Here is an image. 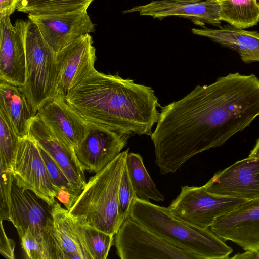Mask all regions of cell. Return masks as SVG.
I'll use <instances>...</instances> for the list:
<instances>
[{"label":"cell","instance_id":"2","mask_svg":"<svg viewBox=\"0 0 259 259\" xmlns=\"http://www.w3.org/2000/svg\"><path fill=\"white\" fill-rule=\"evenodd\" d=\"M88 123L127 133L151 136L161 107L154 90L93 67L83 73L65 97Z\"/></svg>","mask_w":259,"mask_h":259},{"label":"cell","instance_id":"22","mask_svg":"<svg viewBox=\"0 0 259 259\" xmlns=\"http://www.w3.org/2000/svg\"><path fill=\"white\" fill-rule=\"evenodd\" d=\"M126 166L136 198L146 201L152 199L162 201L164 200V196L157 189L147 171L141 155L138 153H128Z\"/></svg>","mask_w":259,"mask_h":259},{"label":"cell","instance_id":"28","mask_svg":"<svg viewBox=\"0 0 259 259\" xmlns=\"http://www.w3.org/2000/svg\"><path fill=\"white\" fill-rule=\"evenodd\" d=\"M37 145L55 190L57 188H66L74 191L69 181L59 165L38 144Z\"/></svg>","mask_w":259,"mask_h":259},{"label":"cell","instance_id":"27","mask_svg":"<svg viewBox=\"0 0 259 259\" xmlns=\"http://www.w3.org/2000/svg\"><path fill=\"white\" fill-rule=\"evenodd\" d=\"M136 198L125 163L119 191L118 215L120 225L124 220L130 215L133 201Z\"/></svg>","mask_w":259,"mask_h":259},{"label":"cell","instance_id":"6","mask_svg":"<svg viewBox=\"0 0 259 259\" xmlns=\"http://www.w3.org/2000/svg\"><path fill=\"white\" fill-rule=\"evenodd\" d=\"M114 245L121 259H199L151 232L130 216L115 234Z\"/></svg>","mask_w":259,"mask_h":259},{"label":"cell","instance_id":"32","mask_svg":"<svg viewBox=\"0 0 259 259\" xmlns=\"http://www.w3.org/2000/svg\"><path fill=\"white\" fill-rule=\"evenodd\" d=\"M15 242L7 236L5 231L3 221L1 220L0 253L6 258L14 259Z\"/></svg>","mask_w":259,"mask_h":259},{"label":"cell","instance_id":"8","mask_svg":"<svg viewBox=\"0 0 259 259\" xmlns=\"http://www.w3.org/2000/svg\"><path fill=\"white\" fill-rule=\"evenodd\" d=\"M131 136L127 133L88 123L83 138L73 151L84 171L96 173L121 152Z\"/></svg>","mask_w":259,"mask_h":259},{"label":"cell","instance_id":"16","mask_svg":"<svg viewBox=\"0 0 259 259\" xmlns=\"http://www.w3.org/2000/svg\"><path fill=\"white\" fill-rule=\"evenodd\" d=\"M57 96L65 98L68 90L85 71L94 67L96 49L90 34L80 36L56 53Z\"/></svg>","mask_w":259,"mask_h":259},{"label":"cell","instance_id":"21","mask_svg":"<svg viewBox=\"0 0 259 259\" xmlns=\"http://www.w3.org/2000/svg\"><path fill=\"white\" fill-rule=\"evenodd\" d=\"M0 108L5 112L17 135L21 138L28 136L37 112L22 88L0 80Z\"/></svg>","mask_w":259,"mask_h":259},{"label":"cell","instance_id":"17","mask_svg":"<svg viewBox=\"0 0 259 259\" xmlns=\"http://www.w3.org/2000/svg\"><path fill=\"white\" fill-rule=\"evenodd\" d=\"M32 191L19 186L13 179L11 190L10 222L21 238L26 231L37 240L42 241L43 233L50 207Z\"/></svg>","mask_w":259,"mask_h":259},{"label":"cell","instance_id":"19","mask_svg":"<svg viewBox=\"0 0 259 259\" xmlns=\"http://www.w3.org/2000/svg\"><path fill=\"white\" fill-rule=\"evenodd\" d=\"M37 114L55 136L72 149L84 137L88 123L64 97L57 96L49 100Z\"/></svg>","mask_w":259,"mask_h":259},{"label":"cell","instance_id":"34","mask_svg":"<svg viewBox=\"0 0 259 259\" xmlns=\"http://www.w3.org/2000/svg\"><path fill=\"white\" fill-rule=\"evenodd\" d=\"M232 258H259V251L246 250L243 253L236 254Z\"/></svg>","mask_w":259,"mask_h":259},{"label":"cell","instance_id":"33","mask_svg":"<svg viewBox=\"0 0 259 259\" xmlns=\"http://www.w3.org/2000/svg\"><path fill=\"white\" fill-rule=\"evenodd\" d=\"M20 0H0V17L10 16L17 9Z\"/></svg>","mask_w":259,"mask_h":259},{"label":"cell","instance_id":"15","mask_svg":"<svg viewBox=\"0 0 259 259\" xmlns=\"http://www.w3.org/2000/svg\"><path fill=\"white\" fill-rule=\"evenodd\" d=\"M220 4L217 0H154L134 7L123 14L138 12L141 16L162 19L177 16L191 19L196 25L209 24L219 26L221 23Z\"/></svg>","mask_w":259,"mask_h":259},{"label":"cell","instance_id":"30","mask_svg":"<svg viewBox=\"0 0 259 259\" xmlns=\"http://www.w3.org/2000/svg\"><path fill=\"white\" fill-rule=\"evenodd\" d=\"M20 239L22 248L28 258L47 259L42 241L36 239L29 231H26Z\"/></svg>","mask_w":259,"mask_h":259},{"label":"cell","instance_id":"25","mask_svg":"<svg viewBox=\"0 0 259 259\" xmlns=\"http://www.w3.org/2000/svg\"><path fill=\"white\" fill-rule=\"evenodd\" d=\"M75 224L80 240L90 258L106 259L113 245L114 235L76 222Z\"/></svg>","mask_w":259,"mask_h":259},{"label":"cell","instance_id":"13","mask_svg":"<svg viewBox=\"0 0 259 259\" xmlns=\"http://www.w3.org/2000/svg\"><path fill=\"white\" fill-rule=\"evenodd\" d=\"M27 21L14 25L9 16L0 17V80L23 88L26 77L25 35Z\"/></svg>","mask_w":259,"mask_h":259},{"label":"cell","instance_id":"14","mask_svg":"<svg viewBox=\"0 0 259 259\" xmlns=\"http://www.w3.org/2000/svg\"><path fill=\"white\" fill-rule=\"evenodd\" d=\"M209 193L252 200L259 198V158L248 157L215 173L204 185Z\"/></svg>","mask_w":259,"mask_h":259},{"label":"cell","instance_id":"35","mask_svg":"<svg viewBox=\"0 0 259 259\" xmlns=\"http://www.w3.org/2000/svg\"><path fill=\"white\" fill-rule=\"evenodd\" d=\"M250 157L259 158V138L256 141V145L248 156Z\"/></svg>","mask_w":259,"mask_h":259},{"label":"cell","instance_id":"36","mask_svg":"<svg viewBox=\"0 0 259 259\" xmlns=\"http://www.w3.org/2000/svg\"><path fill=\"white\" fill-rule=\"evenodd\" d=\"M217 1H219V0H217Z\"/></svg>","mask_w":259,"mask_h":259},{"label":"cell","instance_id":"1","mask_svg":"<svg viewBox=\"0 0 259 259\" xmlns=\"http://www.w3.org/2000/svg\"><path fill=\"white\" fill-rule=\"evenodd\" d=\"M259 116V79L238 72L198 85L183 98L161 107L151 135L155 163L175 173L194 155L219 147Z\"/></svg>","mask_w":259,"mask_h":259},{"label":"cell","instance_id":"18","mask_svg":"<svg viewBox=\"0 0 259 259\" xmlns=\"http://www.w3.org/2000/svg\"><path fill=\"white\" fill-rule=\"evenodd\" d=\"M28 136L51 156L64 172L74 190L80 194L87 181L73 149L59 140L38 114L31 122Z\"/></svg>","mask_w":259,"mask_h":259},{"label":"cell","instance_id":"29","mask_svg":"<svg viewBox=\"0 0 259 259\" xmlns=\"http://www.w3.org/2000/svg\"><path fill=\"white\" fill-rule=\"evenodd\" d=\"M14 179L11 170L1 171L0 219L10 221L11 190Z\"/></svg>","mask_w":259,"mask_h":259},{"label":"cell","instance_id":"31","mask_svg":"<svg viewBox=\"0 0 259 259\" xmlns=\"http://www.w3.org/2000/svg\"><path fill=\"white\" fill-rule=\"evenodd\" d=\"M56 198L69 211L77 200L80 194L66 188H57L55 189Z\"/></svg>","mask_w":259,"mask_h":259},{"label":"cell","instance_id":"5","mask_svg":"<svg viewBox=\"0 0 259 259\" xmlns=\"http://www.w3.org/2000/svg\"><path fill=\"white\" fill-rule=\"evenodd\" d=\"M26 77L22 90L38 111L57 96L56 53L42 37L37 26L27 20L25 35Z\"/></svg>","mask_w":259,"mask_h":259},{"label":"cell","instance_id":"9","mask_svg":"<svg viewBox=\"0 0 259 259\" xmlns=\"http://www.w3.org/2000/svg\"><path fill=\"white\" fill-rule=\"evenodd\" d=\"M17 184L32 191L49 206L55 202L56 191L36 142L29 136L20 138L11 164Z\"/></svg>","mask_w":259,"mask_h":259},{"label":"cell","instance_id":"12","mask_svg":"<svg viewBox=\"0 0 259 259\" xmlns=\"http://www.w3.org/2000/svg\"><path fill=\"white\" fill-rule=\"evenodd\" d=\"M47 44L56 53L81 36L95 31L87 10L67 13L28 14Z\"/></svg>","mask_w":259,"mask_h":259},{"label":"cell","instance_id":"4","mask_svg":"<svg viewBox=\"0 0 259 259\" xmlns=\"http://www.w3.org/2000/svg\"><path fill=\"white\" fill-rule=\"evenodd\" d=\"M129 148L90 178L69 211L76 223L115 235L120 226L119 191Z\"/></svg>","mask_w":259,"mask_h":259},{"label":"cell","instance_id":"26","mask_svg":"<svg viewBox=\"0 0 259 259\" xmlns=\"http://www.w3.org/2000/svg\"><path fill=\"white\" fill-rule=\"evenodd\" d=\"M20 137L13 128L4 110L0 108V169L11 170V164Z\"/></svg>","mask_w":259,"mask_h":259},{"label":"cell","instance_id":"23","mask_svg":"<svg viewBox=\"0 0 259 259\" xmlns=\"http://www.w3.org/2000/svg\"><path fill=\"white\" fill-rule=\"evenodd\" d=\"M221 21L240 29L259 22V0H219Z\"/></svg>","mask_w":259,"mask_h":259},{"label":"cell","instance_id":"20","mask_svg":"<svg viewBox=\"0 0 259 259\" xmlns=\"http://www.w3.org/2000/svg\"><path fill=\"white\" fill-rule=\"evenodd\" d=\"M192 32L236 51L245 63L259 62V33L256 31L228 24L218 29L193 28Z\"/></svg>","mask_w":259,"mask_h":259},{"label":"cell","instance_id":"24","mask_svg":"<svg viewBox=\"0 0 259 259\" xmlns=\"http://www.w3.org/2000/svg\"><path fill=\"white\" fill-rule=\"evenodd\" d=\"M94 0H20L17 10L28 14L67 13L87 10Z\"/></svg>","mask_w":259,"mask_h":259},{"label":"cell","instance_id":"3","mask_svg":"<svg viewBox=\"0 0 259 259\" xmlns=\"http://www.w3.org/2000/svg\"><path fill=\"white\" fill-rule=\"evenodd\" d=\"M129 216L151 232L199 259L228 258L232 252V249L208 228H200L183 220L168 207L136 198Z\"/></svg>","mask_w":259,"mask_h":259},{"label":"cell","instance_id":"10","mask_svg":"<svg viewBox=\"0 0 259 259\" xmlns=\"http://www.w3.org/2000/svg\"><path fill=\"white\" fill-rule=\"evenodd\" d=\"M50 213L42 236L47 259H91L69 211L55 201Z\"/></svg>","mask_w":259,"mask_h":259},{"label":"cell","instance_id":"7","mask_svg":"<svg viewBox=\"0 0 259 259\" xmlns=\"http://www.w3.org/2000/svg\"><path fill=\"white\" fill-rule=\"evenodd\" d=\"M244 199L215 195L204 185L182 186L180 194L168 208L177 217L197 227H210L214 220L236 208Z\"/></svg>","mask_w":259,"mask_h":259},{"label":"cell","instance_id":"11","mask_svg":"<svg viewBox=\"0 0 259 259\" xmlns=\"http://www.w3.org/2000/svg\"><path fill=\"white\" fill-rule=\"evenodd\" d=\"M210 230L224 241H231L245 250L259 251V198L245 201L217 218Z\"/></svg>","mask_w":259,"mask_h":259}]
</instances>
